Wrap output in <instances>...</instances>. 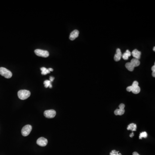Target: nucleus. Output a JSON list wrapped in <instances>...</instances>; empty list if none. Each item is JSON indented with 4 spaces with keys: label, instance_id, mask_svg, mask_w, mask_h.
<instances>
[{
    "label": "nucleus",
    "instance_id": "nucleus-18",
    "mask_svg": "<svg viewBox=\"0 0 155 155\" xmlns=\"http://www.w3.org/2000/svg\"><path fill=\"white\" fill-rule=\"evenodd\" d=\"M147 134L146 132H142L140 133V135H139V139H141L142 138H147Z\"/></svg>",
    "mask_w": 155,
    "mask_h": 155
},
{
    "label": "nucleus",
    "instance_id": "nucleus-10",
    "mask_svg": "<svg viewBox=\"0 0 155 155\" xmlns=\"http://www.w3.org/2000/svg\"><path fill=\"white\" fill-rule=\"evenodd\" d=\"M130 62L134 67H138L140 65V60H137V59H135V58L132 59Z\"/></svg>",
    "mask_w": 155,
    "mask_h": 155
},
{
    "label": "nucleus",
    "instance_id": "nucleus-26",
    "mask_svg": "<svg viewBox=\"0 0 155 155\" xmlns=\"http://www.w3.org/2000/svg\"><path fill=\"white\" fill-rule=\"evenodd\" d=\"M48 69L50 72H53V71H54V69H52V68H49V69Z\"/></svg>",
    "mask_w": 155,
    "mask_h": 155
},
{
    "label": "nucleus",
    "instance_id": "nucleus-17",
    "mask_svg": "<svg viewBox=\"0 0 155 155\" xmlns=\"http://www.w3.org/2000/svg\"><path fill=\"white\" fill-rule=\"evenodd\" d=\"M42 71V74L43 75H46L48 73H50V72L48 69L45 67H42L41 68Z\"/></svg>",
    "mask_w": 155,
    "mask_h": 155
},
{
    "label": "nucleus",
    "instance_id": "nucleus-4",
    "mask_svg": "<svg viewBox=\"0 0 155 155\" xmlns=\"http://www.w3.org/2000/svg\"><path fill=\"white\" fill-rule=\"evenodd\" d=\"M32 130V126L31 125H26L22 128L21 131V133L22 135L24 137H26L30 134Z\"/></svg>",
    "mask_w": 155,
    "mask_h": 155
},
{
    "label": "nucleus",
    "instance_id": "nucleus-11",
    "mask_svg": "<svg viewBox=\"0 0 155 155\" xmlns=\"http://www.w3.org/2000/svg\"><path fill=\"white\" fill-rule=\"evenodd\" d=\"M131 56V53L130 51L127 50L122 55V58L124 60H127L128 59L129 57H130Z\"/></svg>",
    "mask_w": 155,
    "mask_h": 155
},
{
    "label": "nucleus",
    "instance_id": "nucleus-7",
    "mask_svg": "<svg viewBox=\"0 0 155 155\" xmlns=\"http://www.w3.org/2000/svg\"><path fill=\"white\" fill-rule=\"evenodd\" d=\"M122 53L120 49L119 48L117 49L116 50V53L115 54L114 59L115 61L118 62L121 60L122 57Z\"/></svg>",
    "mask_w": 155,
    "mask_h": 155
},
{
    "label": "nucleus",
    "instance_id": "nucleus-13",
    "mask_svg": "<svg viewBox=\"0 0 155 155\" xmlns=\"http://www.w3.org/2000/svg\"><path fill=\"white\" fill-rule=\"evenodd\" d=\"M125 112V109H116L114 111V114L116 115H123Z\"/></svg>",
    "mask_w": 155,
    "mask_h": 155
},
{
    "label": "nucleus",
    "instance_id": "nucleus-25",
    "mask_svg": "<svg viewBox=\"0 0 155 155\" xmlns=\"http://www.w3.org/2000/svg\"><path fill=\"white\" fill-rule=\"evenodd\" d=\"M132 155H140L137 152H133V154H132Z\"/></svg>",
    "mask_w": 155,
    "mask_h": 155
},
{
    "label": "nucleus",
    "instance_id": "nucleus-27",
    "mask_svg": "<svg viewBox=\"0 0 155 155\" xmlns=\"http://www.w3.org/2000/svg\"><path fill=\"white\" fill-rule=\"evenodd\" d=\"M134 134L133 132H132V133L130 135V137H132L133 136H134Z\"/></svg>",
    "mask_w": 155,
    "mask_h": 155
},
{
    "label": "nucleus",
    "instance_id": "nucleus-21",
    "mask_svg": "<svg viewBox=\"0 0 155 155\" xmlns=\"http://www.w3.org/2000/svg\"><path fill=\"white\" fill-rule=\"evenodd\" d=\"M125 104H120L119 106V109H124L125 108Z\"/></svg>",
    "mask_w": 155,
    "mask_h": 155
},
{
    "label": "nucleus",
    "instance_id": "nucleus-23",
    "mask_svg": "<svg viewBox=\"0 0 155 155\" xmlns=\"http://www.w3.org/2000/svg\"><path fill=\"white\" fill-rule=\"evenodd\" d=\"M54 77H52V76H50V82H53V81L54 80Z\"/></svg>",
    "mask_w": 155,
    "mask_h": 155
},
{
    "label": "nucleus",
    "instance_id": "nucleus-29",
    "mask_svg": "<svg viewBox=\"0 0 155 155\" xmlns=\"http://www.w3.org/2000/svg\"><path fill=\"white\" fill-rule=\"evenodd\" d=\"M153 50L154 51H155V47H154L153 48Z\"/></svg>",
    "mask_w": 155,
    "mask_h": 155
},
{
    "label": "nucleus",
    "instance_id": "nucleus-28",
    "mask_svg": "<svg viewBox=\"0 0 155 155\" xmlns=\"http://www.w3.org/2000/svg\"><path fill=\"white\" fill-rule=\"evenodd\" d=\"M152 76H153V77H155V72H152Z\"/></svg>",
    "mask_w": 155,
    "mask_h": 155
},
{
    "label": "nucleus",
    "instance_id": "nucleus-20",
    "mask_svg": "<svg viewBox=\"0 0 155 155\" xmlns=\"http://www.w3.org/2000/svg\"><path fill=\"white\" fill-rule=\"evenodd\" d=\"M138 82H137V81H134V82H133V84H132V87H137V86H138Z\"/></svg>",
    "mask_w": 155,
    "mask_h": 155
},
{
    "label": "nucleus",
    "instance_id": "nucleus-22",
    "mask_svg": "<svg viewBox=\"0 0 155 155\" xmlns=\"http://www.w3.org/2000/svg\"><path fill=\"white\" fill-rule=\"evenodd\" d=\"M126 90H127V91L128 92H131L132 90V86H130L127 87V88H126Z\"/></svg>",
    "mask_w": 155,
    "mask_h": 155
},
{
    "label": "nucleus",
    "instance_id": "nucleus-15",
    "mask_svg": "<svg viewBox=\"0 0 155 155\" xmlns=\"http://www.w3.org/2000/svg\"><path fill=\"white\" fill-rule=\"evenodd\" d=\"M125 66V67L127 68V69L129 71L132 72L134 69V67L132 65V64L130 62H127Z\"/></svg>",
    "mask_w": 155,
    "mask_h": 155
},
{
    "label": "nucleus",
    "instance_id": "nucleus-8",
    "mask_svg": "<svg viewBox=\"0 0 155 155\" xmlns=\"http://www.w3.org/2000/svg\"><path fill=\"white\" fill-rule=\"evenodd\" d=\"M79 31L77 30H75L73 31L69 35V39L71 41H73L76 39L77 37H78L79 35Z\"/></svg>",
    "mask_w": 155,
    "mask_h": 155
},
{
    "label": "nucleus",
    "instance_id": "nucleus-1",
    "mask_svg": "<svg viewBox=\"0 0 155 155\" xmlns=\"http://www.w3.org/2000/svg\"><path fill=\"white\" fill-rule=\"evenodd\" d=\"M31 95L30 92L27 90H21L18 92V97L20 100H26Z\"/></svg>",
    "mask_w": 155,
    "mask_h": 155
},
{
    "label": "nucleus",
    "instance_id": "nucleus-16",
    "mask_svg": "<svg viewBox=\"0 0 155 155\" xmlns=\"http://www.w3.org/2000/svg\"><path fill=\"white\" fill-rule=\"evenodd\" d=\"M44 87L46 88L49 87L50 88H51L52 87V85L51 84V82L50 80L45 81L44 82Z\"/></svg>",
    "mask_w": 155,
    "mask_h": 155
},
{
    "label": "nucleus",
    "instance_id": "nucleus-5",
    "mask_svg": "<svg viewBox=\"0 0 155 155\" xmlns=\"http://www.w3.org/2000/svg\"><path fill=\"white\" fill-rule=\"evenodd\" d=\"M56 115V112L54 109L47 110L44 111V115L46 118L52 119L54 118Z\"/></svg>",
    "mask_w": 155,
    "mask_h": 155
},
{
    "label": "nucleus",
    "instance_id": "nucleus-6",
    "mask_svg": "<svg viewBox=\"0 0 155 155\" xmlns=\"http://www.w3.org/2000/svg\"><path fill=\"white\" fill-rule=\"evenodd\" d=\"M37 144L41 147H45L47 145L48 141L47 139L44 137H41L37 140Z\"/></svg>",
    "mask_w": 155,
    "mask_h": 155
},
{
    "label": "nucleus",
    "instance_id": "nucleus-2",
    "mask_svg": "<svg viewBox=\"0 0 155 155\" xmlns=\"http://www.w3.org/2000/svg\"><path fill=\"white\" fill-rule=\"evenodd\" d=\"M0 75L6 79H10L12 76V73L6 68L0 67Z\"/></svg>",
    "mask_w": 155,
    "mask_h": 155
},
{
    "label": "nucleus",
    "instance_id": "nucleus-9",
    "mask_svg": "<svg viewBox=\"0 0 155 155\" xmlns=\"http://www.w3.org/2000/svg\"><path fill=\"white\" fill-rule=\"evenodd\" d=\"M132 55L133 57L135 59L139 60L140 58V55H141V52L138 51L137 49H135L132 52Z\"/></svg>",
    "mask_w": 155,
    "mask_h": 155
},
{
    "label": "nucleus",
    "instance_id": "nucleus-19",
    "mask_svg": "<svg viewBox=\"0 0 155 155\" xmlns=\"http://www.w3.org/2000/svg\"><path fill=\"white\" fill-rule=\"evenodd\" d=\"M110 155H122L119 151H117L115 150H113L110 153Z\"/></svg>",
    "mask_w": 155,
    "mask_h": 155
},
{
    "label": "nucleus",
    "instance_id": "nucleus-12",
    "mask_svg": "<svg viewBox=\"0 0 155 155\" xmlns=\"http://www.w3.org/2000/svg\"><path fill=\"white\" fill-rule=\"evenodd\" d=\"M137 129V125L134 123H131L128 125L127 127V130H131L134 132L136 131Z\"/></svg>",
    "mask_w": 155,
    "mask_h": 155
},
{
    "label": "nucleus",
    "instance_id": "nucleus-24",
    "mask_svg": "<svg viewBox=\"0 0 155 155\" xmlns=\"http://www.w3.org/2000/svg\"><path fill=\"white\" fill-rule=\"evenodd\" d=\"M151 69L152 70V72H155V65L154 64V65L153 66H152V67L151 68Z\"/></svg>",
    "mask_w": 155,
    "mask_h": 155
},
{
    "label": "nucleus",
    "instance_id": "nucleus-14",
    "mask_svg": "<svg viewBox=\"0 0 155 155\" xmlns=\"http://www.w3.org/2000/svg\"><path fill=\"white\" fill-rule=\"evenodd\" d=\"M140 88L139 86H137V87H132V90L131 92L134 94H137L140 93Z\"/></svg>",
    "mask_w": 155,
    "mask_h": 155
},
{
    "label": "nucleus",
    "instance_id": "nucleus-3",
    "mask_svg": "<svg viewBox=\"0 0 155 155\" xmlns=\"http://www.w3.org/2000/svg\"><path fill=\"white\" fill-rule=\"evenodd\" d=\"M35 53L37 56L45 57V58L48 57L49 56V53L47 50H44L41 49H36L35 50Z\"/></svg>",
    "mask_w": 155,
    "mask_h": 155
}]
</instances>
